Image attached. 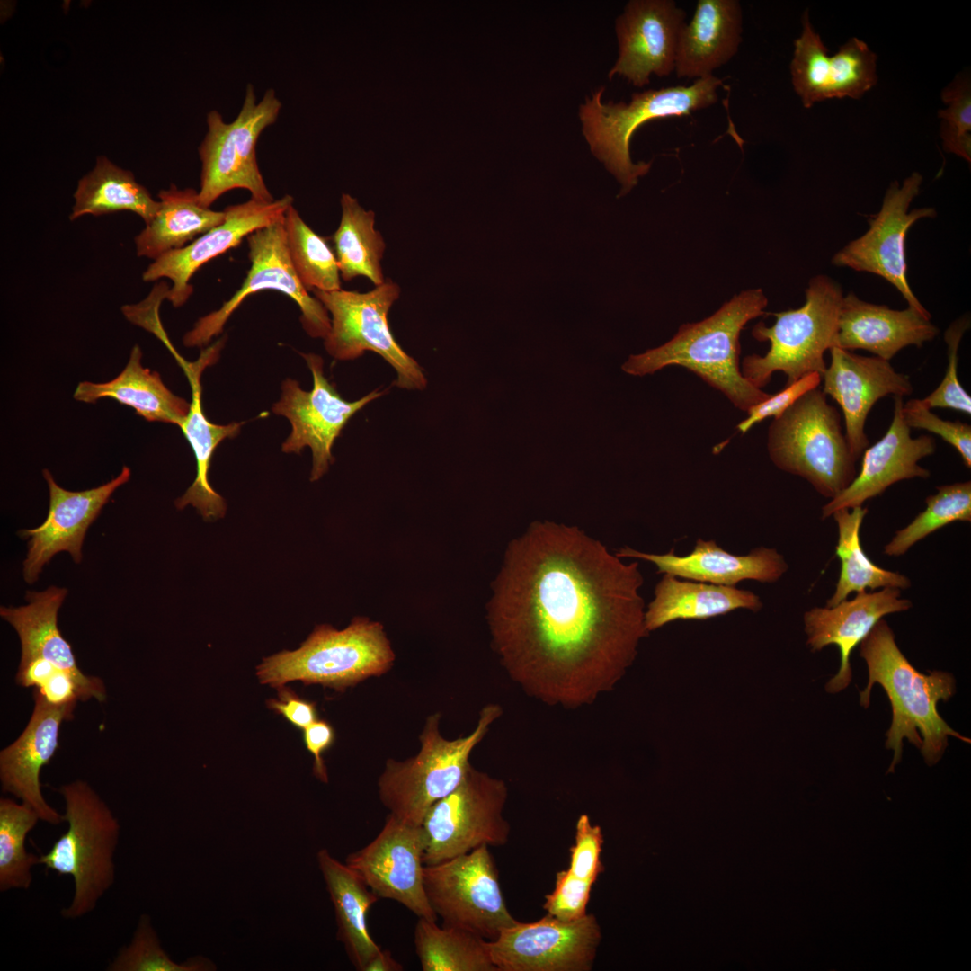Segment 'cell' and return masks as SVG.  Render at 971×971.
I'll return each instance as SVG.
<instances>
[{
  "mask_svg": "<svg viewBox=\"0 0 971 971\" xmlns=\"http://www.w3.org/2000/svg\"><path fill=\"white\" fill-rule=\"evenodd\" d=\"M403 965L397 962L389 950L380 949L364 967L363 971H402Z\"/></svg>",
  "mask_w": 971,
  "mask_h": 971,
  "instance_id": "obj_53",
  "label": "cell"
},
{
  "mask_svg": "<svg viewBox=\"0 0 971 971\" xmlns=\"http://www.w3.org/2000/svg\"><path fill=\"white\" fill-rule=\"evenodd\" d=\"M638 563L577 527L535 521L505 553L488 605L511 679L548 705L577 708L612 690L645 628Z\"/></svg>",
  "mask_w": 971,
  "mask_h": 971,
  "instance_id": "obj_1",
  "label": "cell"
},
{
  "mask_svg": "<svg viewBox=\"0 0 971 971\" xmlns=\"http://www.w3.org/2000/svg\"><path fill=\"white\" fill-rule=\"evenodd\" d=\"M922 183V176L913 172L901 186L896 181L891 183L880 210L869 221L868 231L839 250L832 263L882 277L897 289L909 307L930 314L913 294L906 276V234L919 219L937 215L931 207L909 210Z\"/></svg>",
  "mask_w": 971,
  "mask_h": 971,
  "instance_id": "obj_17",
  "label": "cell"
},
{
  "mask_svg": "<svg viewBox=\"0 0 971 971\" xmlns=\"http://www.w3.org/2000/svg\"><path fill=\"white\" fill-rule=\"evenodd\" d=\"M334 739V727L324 719H317L304 729V744L314 757L313 773L316 779L325 783L328 776L323 755L333 745Z\"/></svg>",
  "mask_w": 971,
  "mask_h": 971,
  "instance_id": "obj_51",
  "label": "cell"
},
{
  "mask_svg": "<svg viewBox=\"0 0 971 971\" xmlns=\"http://www.w3.org/2000/svg\"><path fill=\"white\" fill-rule=\"evenodd\" d=\"M686 13L673 0H631L616 20L619 57L608 76L625 77L637 87L651 75L675 70L679 35Z\"/></svg>",
  "mask_w": 971,
  "mask_h": 971,
  "instance_id": "obj_20",
  "label": "cell"
},
{
  "mask_svg": "<svg viewBox=\"0 0 971 971\" xmlns=\"http://www.w3.org/2000/svg\"><path fill=\"white\" fill-rule=\"evenodd\" d=\"M424 845L421 825L388 814L378 835L350 853L345 864L379 898L394 900L418 918L437 921L423 888Z\"/></svg>",
  "mask_w": 971,
  "mask_h": 971,
  "instance_id": "obj_18",
  "label": "cell"
},
{
  "mask_svg": "<svg viewBox=\"0 0 971 971\" xmlns=\"http://www.w3.org/2000/svg\"><path fill=\"white\" fill-rule=\"evenodd\" d=\"M821 381L820 374L811 373L790 385H786L781 391L770 395L765 400L751 406L746 411L747 417L737 424V430L745 433L754 424L766 418L779 417L804 394L818 388Z\"/></svg>",
  "mask_w": 971,
  "mask_h": 971,
  "instance_id": "obj_48",
  "label": "cell"
},
{
  "mask_svg": "<svg viewBox=\"0 0 971 971\" xmlns=\"http://www.w3.org/2000/svg\"><path fill=\"white\" fill-rule=\"evenodd\" d=\"M926 508L904 528L897 530L884 547L889 557L904 555L914 544L954 521H971V482H956L937 487L925 499Z\"/></svg>",
  "mask_w": 971,
  "mask_h": 971,
  "instance_id": "obj_42",
  "label": "cell"
},
{
  "mask_svg": "<svg viewBox=\"0 0 971 971\" xmlns=\"http://www.w3.org/2000/svg\"><path fill=\"white\" fill-rule=\"evenodd\" d=\"M802 32L794 41L790 63L792 85L805 108L827 100L860 99L877 81V55L855 37L829 57L808 12L802 16Z\"/></svg>",
  "mask_w": 971,
  "mask_h": 971,
  "instance_id": "obj_19",
  "label": "cell"
},
{
  "mask_svg": "<svg viewBox=\"0 0 971 971\" xmlns=\"http://www.w3.org/2000/svg\"><path fill=\"white\" fill-rule=\"evenodd\" d=\"M301 355L313 376L312 389L305 391L297 380L285 379L281 398L273 405L272 412L285 416L291 425L290 434L281 446L283 452L300 453L305 447L311 449L310 480L316 481L334 462V441L348 421L384 392L376 389L356 401H346L325 377L323 359L314 353Z\"/></svg>",
  "mask_w": 971,
  "mask_h": 971,
  "instance_id": "obj_16",
  "label": "cell"
},
{
  "mask_svg": "<svg viewBox=\"0 0 971 971\" xmlns=\"http://www.w3.org/2000/svg\"><path fill=\"white\" fill-rule=\"evenodd\" d=\"M160 207L155 218L135 237L140 257L157 259L180 249L196 237L221 224L225 212L215 211L200 203L194 189H178L172 184L158 193Z\"/></svg>",
  "mask_w": 971,
  "mask_h": 971,
  "instance_id": "obj_35",
  "label": "cell"
},
{
  "mask_svg": "<svg viewBox=\"0 0 971 971\" xmlns=\"http://www.w3.org/2000/svg\"><path fill=\"white\" fill-rule=\"evenodd\" d=\"M501 715L500 706L486 705L476 728L454 740L441 735V714L430 715L419 736V753L402 762L388 759L379 778V797L388 814L408 824L422 825L432 806L461 783L472 751Z\"/></svg>",
  "mask_w": 971,
  "mask_h": 971,
  "instance_id": "obj_7",
  "label": "cell"
},
{
  "mask_svg": "<svg viewBox=\"0 0 971 971\" xmlns=\"http://www.w3.org/2000/svg\"><path fill=\"white\" fill-rule=\"evenodd\" d=\"M912 601L901 598V589L856 592L851 600H843L832 607H815L804 614L807 645L813 652L836 645L841 653L837 673L825 685L829 693H837L851 681L850 655L884 616L908 610Z\"/></svg>",
  "mask_w": 971,
  "mask_h": 971,
  "instance_id": "obj_26",
  "label": "cell"
},
{
  "mask_svg": "<svg viewBox=\"0 0 971 971\" xmlns=\"http://www.w3.org/2000/svg\"><path fill=\"white\" fill-rule=\"evenodd\" d=\"M293 204V198L285 195L272 201L251 198L224 209L225 219L218 226L197 237L187 245L167 252L143 272L145 281L168 278L173 286L166 298L174 307L183 306L192 293L189 281L192 275L209 260L237 246L245 237L284 217Z\"/></svg>",
  "mask_w": 971,
  "mask_h": 971,
  "instance_id": "obj_21",
  "label": "cell"
},
{
  "mask_svg": "<svg viewBox=\"0 0 971 971\" xmlns=\"http://www.w3.org/2000/svg\"><path fill=\"white\" fill-rule=\"evenodd\" d=\"M762 602L758 595L735 586L717 585L699 581H681L664 574L655 590V599L645 612L647 632L677 619H707L736 609L758 611Z\"/></svg>",
  "mask_w": 971,
  "mask_h": 971,
  "instance_id": "obj_34",
  "label": "cell"
},
{
  "mask_svg": "<svg viewBox=\"0 0 971 971\" xmlns=\"http://www.w3.org/2000/svg\"><path fill=\"white\" fill-rule=\"evenodd\" d=\"M342 216L332 236L341 278L346 281L364 276L375 286L385 282L381 260L385 241L375 226V213L364 209L348 193L341 197Z\"/></svg>",
  "mask_w": 971,
  "mask_h": 971,
  "instance_id": "obj_38",
  "label": "cell"
},
{
  "mask_svg": "<svg viewBox=\"0 0 971 971\" xmlns=\"http://www.w3.org/2000/svg\"><path fill=\"white\" fill-rule=\"evenodd\" d=\"M970 321L963 316L949 326L944 339L947 343L948 366L944 378L937 388L929 396L921 399L927 408H948L971 414V397L961 386L958 376V348Z\"/></svg>",
  "mask_w": 971,
  "mask_h": 971,
  "instance_id": "obj_44",
  "label": "cell"
},
{
  "mask_svg": "<svg viewBox=\"0 0 971 971\" xmlns=\"http://www.w3.org/2000/svg\"><path fill=\"white\" fill-rule=\"evenodd\" d=\"M40 820L38 813L26 803L7 797L0 799V891L29 889L32 883L33 866L39 856L25 848L28 833Z\"/></svg>",
  "mask_w": 971,
  "mask_h": 971,
  "instance_id": "obj_41",
  "label": "cell"
},
{
  "mask_svg": "<svg viewBox=\"0 0 971 971\" xmlns=\"http://www.w3.org/2000/svg\"><path fill=\"white\" fill-rule=\"evenodd\" d=\"M867 513V508L857 506L839 509L832 514L838 529L835 554L841 560V572L826 607L846 600L851 592L867 589L891 587L906 590L911 587V580L906 575L877 566L864 552L860 531Z\"/></svg>",
  "mask_w": 971,
  "mask_h": 971,
  "instance_id": "obj_37",
  "label": "cell"
},
{
  "mask_svg": "<svg viewBox=\"0 0 971 971\" xmlns=\"http://www.w3.org/2000/svg\"><path fill=\"white\" fill-rule=\"evenodd\" d=\"M49 491V509L45 521L40 526L20 531L28 539V553L23 562V576L33 583L43 566L60 551H67L75 562L82 560V546L85 532L97 518L113 492L130 477V469L124 466L112 480L95 488L73 492L60 487L48 469L43 470Z\"/></svg>",
  "mask_w": 971,
  "mask_h": 971,
  "instance_id": "obj_23",
  "label": "cell"
},
{
  "mask_svg": "<svg viewBox=\"0 0 971 971\" xmlns=\"http://www.w3.org/2000/svg\"><path fill=\"white\" fill-rule=\"evenodd\" d=\"M894 415L886 434L863 451L861 467L850 486L822 507L825 520L839 509H851L881 494L890 486L931 473L918 462L934 453L936 442L928 435L911 436L902 415V396H894Z\"/></svg>",
  "mask_w": 971,
  "mask_h": 971,
  "instance_id": "obj_25",
  "label": "cell"
},
{
  "mask_svg": "<svg viewBox=\"0 0 971 971\" xmlns=\"http://www.w3.org/2000/svg\"><path fill=\"white\" fill-rule=\"evenodd\" d=\"M767 448L777 468L805 478L830 500L857 476V459L842 432L841 415L819 388L772 421Z\"/></svg>",
  "mask_w": 971,
  "mask_h": 971,
  "instance_id": "obj_8",
  "label": "cell"
},
{
  "mask_svg": "<svg viewBox=\"0 0 971 971\" xmlns=\"http://www.w3.org/2000/svg\"><path fill=\"white\" fill-rule=\"evenodd\" d=\"M941 98L949 107L940 110L941 129L958 135L971 131V91L967 78H958L942 92Z\"/></svg>",
  "mask_w": 971,
  "mask_h": 971,
  "instance_id": "obj_49",
  "label": "cell"
},
{
  "mask_svg": "<svg viewBox=\"0 0 971 971\" xmlns=\"http://www.w3.org/2000/svg\"><path fill=\"white\" fill-rule=\"evenodd\" d=\"M67 594V589L56 586L42 592H27V605L2 606L0 615L18 634L22 647L20 662L46 659L74 678L80 700L105 701L104 682L98 677L82 673L70 645L58 628V612Z\"/></svg>",
  "mask_w": 971,
  "mask_h": 971,
  "instance_id": "obj_28",
  "label": "cell"
},
{
  "mask_svg": "<svg viewBox=\"0 0 971 971\" xmlns=\"http://www.w3.org/2000/svg\"><path fill=\"white\" fill-rule=\"evenodd\" d=\"M721 85L722 80L713 75L689 86L634 93L628 103L603 102L604 87L585 99L579 109L583 135L593 156L620 183L619 196L628 193L652 165L631 160L629 142L637 129L653 120L688 115L715 104Z\"/></svg>",
  "mask_w": 971,
  "mask_h": 971,
  "instance_id": "obj_4",
  "label": "cell"
},
{
  "mask_svg": "<svg viewBox=\"0 0 971 971\" xmlns=\"http://www.w3.org/2000/svg\"><path fill=\"white\" fill-rule=\"evenodd\" d=\"M34 708L19 737L0 752L2 789L31 806L41 821L58 825L63 815L50 806L41 792L40 771L58 745L60 725L69 720L76 703L54 706L34 690Z\"/></svg>",
  "mask_w": 971,
  "mask_h": 971,
  "instance_id": "obj_24",
  "label": "cell"
},
{
  "mask_svg": "<svg viewBox=\"0 0 971 971\" xmlns=\"http://www.w3.org/2000/svg\"><path fill=\"white\" fill-rule=\"evenodd\" d=\"M767 304L762 290L742 291L708 318L682 325L664 344L630 355L622 370L630 375L644 376L667 366L684 367L746 412L770 394L743 376L739 336L750 320L764 314Z\"/></svg>",
  "mask_w": 971,
  "mask_h": 971,
  "instance_id": "obj_3",
  "label": "cell"
},
{
  "mask_svg": "<svg viewBox=\"0 0 971 971\" xmlns=\"http://www.w3.org/2000/svg\"><path fill=\"white\" fill-rule=\"evenodd\" d=\"M287 246L294 270L308 290H341V274L334 249L313 231L292 206L284 215Z\"/></svg>",
  "mask_w": 971,
  "mask_h": 971,
  "instance_id": "obj_40",
  "label": "cell"
},
{
  "mask_svg": "<svg viewBox=\"0 0 971 971\" xmlns=\"http://www.w3.org/2000/svg\"><path fill=\"white\" fill-rule=\"evenodd\" d=\"M743 11L738 0H699L678 40V78H703L726 64L742 42Z\"/></svg>",
  "mask_w": 971,
  "mask_h": 971,
  "instance_id": "obj_31",
  "label": "cell"
},
{
  "mask_svg": "<svg viewBox=\"0 0 971 971\" xmlns=\"http://www.w3.org/2000/svg\"><path fill=\"white\" fill-rule=\"evenodd\" d=\"M592 884L574 876L568 869L561 870L556 875L554 890L545 895L543 908L562 921L580 919L586 914Z\"/></svg>",
  "mask_w": 971,
  "mask_h": 971,
  "instance_id": "obj_46",
  "label": "cell"
},
{
  "mask_svg": "<svg viewBox=\"0 0 971 971\" xmlns=\"http://www.w3.org/2000/svg\"><path fill=\"white\" fill-rule=\"evenodd\" d=\"M312 292L331 314L325 347L332 357L349 361L367 351L374 352L396 371V386L407 389L426 387L423 369L400 347L389 327L388 312L401 293L398 284L388 279L367 292L342 289Z\"/></svg>",
  "mask_w": 971,
  "mask_h": 971,
  "instance_id": "obj_12",
  "label": "cell"
},
{
  "mask_svg": "<svg viewBox=\"0 0 971 971\" xmlns=\"http://www.w3.org/2000/svg\"><path fill=\"white\" fill-rule=\"evenodd\" d=\"M902 415L910 428L922 429L940 436L961 456L965 466L971 467V426L958 421L940 418L921 399H911L902 406Z\"/></svg>",
  "mask_w": 971,
  "mask_h": 971,
  "instance_id": "obj_45",
  "label": "cell"
},
{
  "mask_svg": "<svg viewBox=\"0 0 971 971\" xmlns=\"http://www.w3.org/2000/svg\"><path fill=\"white\" fill-rule=\"evenodd\" d=\"M931 317L909 306L895 310L863 301L850 292L841 303L834 346L866 350L889 361L903 348L921 347L938 334Z\"/></svg>",
  "mask_w": 971,
  "mask_h": 971,
  "instance_id": "obj_27",
  "label": "cell"
},
{
  "mask_svg": "<svg viewBox=\"0 0 971 971\" xmlns=\"http://www.w3.org/2000/svg\"><path fill=\"white\" fill-rule=\"evenodd\" d=\"M860 655L869 673L867 686L860 693V704L869 708L871 689L878 683L892 707L886 747L894 751V757L886 773L895 772L900 762L904 738L921 750L929 766L941 759L949 736L970 744V739L953 730L937 709L939 701H948L956 691L953 675L937 670L924 674L916 670L897 646L895 634L885 619L878 620L861 640Z\"/></svg>",
  "mask_w": 971,
  "mask_h": 971,
  "instance_id": "obj_2",
  "label": "cell"
},
{
  "mask_svg": "<svg viewBox=\"0 0 971 971\" xmlns=\"http://www.w3.org/2000/svg\"><path fill=\"white\" fill-rule=\"evenodd\" d=\"M601 939L597 918L575 921L550 914L503 929L487 949L497 971H590Z\"/></svg>",
  "mask_w": 971,
  "mask_h": 971,
  "instance_id": "obj_15",
  "label": "cell"
},
{
  "mask_svg": "<svg viewBox=\"0 0 971 971\" xmlns=\"http://www.w3.org/2000/svg\"><path fill=\"white\" fill-rule=\"evenodd\" d=\"M487 940L463 929L418 918L414 943L423 971H497Z\"/></svg>",
  "mask_w": 971,
  "mask_h": 971,
  "instance_id": "obj_39",
  "label": "cell"
},
{
  "mask_svg": "<svg viewBox=\"0 0 971 971\" xmlns=\"http://www.w3.org/2000/svg\"><path fill=\"white\" fill-rule=\"evenodd\" d=\"M395 658L383 626L357 617L343 630L316 626L298 649L264 658L256 674L261 683L275 688L300 681L343 691L386 673Z\"/></svg>",
  "mask_w": 971,
  "mask_h": 971,
  "instance_id": "obj_6",
  "label": "cell"
},
{
  "mask_svg": "<svg viewBox=\"0 0 971 971\" xmlns=\"http://www.w3.org/2000/svg\"><path fill=\"white\" fill-rule=\"evenodd\" d=\"M618 557H634L655 564L658 573L717 585L735 586L743 580L775 583L788 570V565L775 548L760 547L748 555L726 551L714 540L699 539L692 552L677 556L643 553L628 547L619 549Z\"/></svg>",
  "mask_w": 971,
  "mask_h": 971,
  "instance_id": "obj_29",
  "label": "cell"
},
{
  "mask_svg": "<svg viewBox=\"0 0 971 971\" xmlns=\"http://www.w3.org/2000/svg\"><path fill=\"white\" fill-rule=\"evenodd\" d=\"M426 898L442 925L470 931L486 940L513 925L488 846L433 865H424Z\"/></svg>",
  "mask_w": 971,
  "mask_h": 971,
  "instance_id": "obj_13",
  "label": "cell"
},
{
  "mask_svg": "<svg viewBox=\"0 0 971 971\" xmlns=\"http://www.w3.org/2000/svg\"><path fill=\"white\" fill-rule=\"evenodd\" d=\"M603 835L599 825H593L587 815H581L575 826V843L570 848L567 869L574 876L595 882L604 870L600 855Z\"/></svg>",
  "mask_w": 971,
  "mask_h": 971,
  "instance_id": "obj_47",
  "label": "cell"
},
{
  "mask_svg": "<svg viewBox=\"0 0 971 971\" xmlns=\"http://www.w3.org/2000/svg\"><path fill=\"white\" fill-rule=\"evenodd\" d=\"M843 293L841 286L826 275L809 281L806 302L797 309L773 313L771 326L756 324L753 336L769 341L770 349L763 355L746 356L742 364L743 376L754 387L762 388L775 371L787 376L790 385L806 375H822L827 367L824 353L835 345L838 320Z\"/></svg>",
  "mask_w": 971,
  "mask_h": 971,
  "instance_id": "obj_9",
  "label": "cell"
},
{
  "mask_svg": "<svg viewBox=\"0 0 971 971\" xmlns=\"http://www.w3.org/2000/svg\"><path fill=\"white\" fill-rule=\"evenodd\" d=\"M831 362L821 375L822 391L841 407L845 437L858 460L869 447L865 423L873 405L886 396L913 393L908 376L895 371L888 361L866 357L836 346L830 350Z\"/></svg>",
  "mask_w": 971,
  "mask_h": 971,
  "instance_id": "obj_22",
  "label": "cell"
},
{
  "mask_svg": "<svg viewBox=\"0 0 971 971\" xmlns=\"http://www.w3.org/2000/svg\"><path fill=\"white\" fill-rule=\"evenodd\" d=\"M317 862L334 904L337 940L344 945L355 968L363 971L381 949L370 936L367 922L368 912L379 898L353 869L327 850L317 852Z\"/></svg>",
  "mask_w": 971,
  "mask_h": 971,
  "instance_id": "obj_32",
  "label": "cell"
},
{
  "mask_svg": "<svg viewBox=\"0 0 971 971\" xmlns=\"http://www.w3.org/2000/svg\"><path fill=\"white\" fill-rule=\"evenodd\" d=\"M278 699L267 700V706L275 713L283 717L292 726L304 730L317 720L316 705L298 696L292 690L285 686L277 688Z\"/></svg>",
  "mask_w": 971,
  "mask_h": 971,
  "instance_id": "obj_50",
  "label": "cell"
},
{
  "mask_svg": "<svg viewBox=\"0 0 971 971\" xmlns=\"http://www.w3.org/2000/svg\"><path fill=\"white\" fill-rule=\"evenodd\" d=\"M222 343L221 340L218 341L203 351L195 362H187L179 355L176 356L192 388L190 410L180 428L193 450L197 473L194 482L175 501V505L179 510L192 505L207 521L223 517L227 508L224 499L211 487L208 478L214 450L223 440L236 437L241 428L239 423L225 425L213 423L202 410L200 377L208 366L217 361Z\"/></svg>",
  "mask_w": 971,
  "mask_h": 971,
  "instance_id": "obj_30",
  "label": "cell"
},
{
  "mask_svg": "<svg viewBox=\"0 0 971 971\" xmlns=\"http://www.w3.org/2000/svg\"><path fill=\"white\" fill-rule=\"evenodd\" d=\"M36 690L51 705L63 706L76 703L79 690L74 678L63 670L57 671L47 681Z\"/></svg>",
  "mask_w": 971,
  "mask_h": 971,
  "instance_id": "obj_52",
  "label": "cell"
},
{
  "mask_svg": "<svg viewBox=\"0 0 971 971\" xmlns=\"http://www.w3.org/2000/svg\"><path fill=\"white\" fill-rule=\"evenodd\" d=\"M109 971H208L214 964L201 956L174 962L163 949L150 917L142 914L130 942L122 947L106 968Z\"/></svg>",
  "mask_w": 971,
  "mask_h": 971,
  "instance_id": "obj_43",
  "label": "cell"
},
{
  "mask_svg": "<svg viewBox=\"0 0 971 971\" xmlns=\"http://www.w3.org/2000/svg\"><path fill=\"white\" fill-rule=\"evenodd\" d=\"M58 791L65 800L67 829L47 853L39 856L38 863L58 876L72 877L73 898L60 913L75 920L93 912L114 883L120 824L86 781H72Z\"/></svg>",
  "mask_w": 971,
  "mask_h": 971,
  "instance_id": "obj_5",
  "label": "cell"
},
{
  "mask_svg": "<svg viewBox=\"0 0 971 971\" xmlns=\"http://www.w3.org/2000/svg\"><path fill=\"white\" fill-rule=\"evenodd\" d=\"M281 102L273 89H268L256 100L254 86L247 85L239 113L231 122H225L216 110L207 115L208 130L199 147L201 161L200 203L207 208L225 192L245 189L251 198L272 201L260 172L256 145L263 131L275 123Z\"/></svg>",
  "mask_w": 971,
  "mask_h": 971,
  "instance_id": "obj_10",
  "label": "cell"
},
{
  "mask_svg": "<svg viewBox=\"0 0 971 971\" xmlns=\"http://www.w3.org/2000/svg\"><path fill=\"white\" fill-rule=\"evenodd\" d=\"M141 358V349L136 344L126 367L116 378L104 383L82 381L76 388L74 398L85 403L113 398L135 409L147 421L180 427L189 413L190 404L174 395L157 372L144 368Z\"/></svg>",
  "mask_w": 971,
  "mask_h": 971,
  "instance_id": "obj_33",
  "label": "cell"
},
{
  "mask_svg": "<svg viewBox=\"0 0 971 971\" xmlns=\"http://www.w3.org/2000/svg\"><path fill=\"white\" fill-rule=\"evenodd\" d=\"M74 198L71 220L85 215L129 210L147 225L160 207L159 200L152 198L130 171L117 166L104 156H98L93 170L79 180Z\"/></svg>",
  "mask_w": 971,
  "mask_h": 971,
  "instance_id": "obj_36",
  "label": "cell"
},
{
  "mask_svg": "<svg viewBox=\"0 0 971 971\" xmlns=\"http://www.w3.org/2000/svg\"><path fill=\"white\" fill-rule=\"evenodd\" d=\"M508 790L503 779L471 764L461 783L428 810L422 823L424 865L482 846H503L511 826L503 816Z\"/></svg>",
  "mask_w": 971,
  "mask_h": 971,
  "instance_id": "obj_11",
  "label": "cell"
},
{
  "mask_svg": "<svg viewBox=\"0 0 971 971\" xmlns=\"http://www.w3.org/2000/svg\"><path fill=\"white\" fill-rule=\"evenodd\" d=\"M251 267L240 289L220 308L200 317L183 336L187 347H201L218 335L232 313L248 296L263 290L288 295L301 311L300 321L307 334L325 338L331 318L324 305L310 296L299 281L290 258L284 217L258 229L247 237Z\"/></svg>",
  "mask_w": 971,
  "mask_h": 971,
  "instance_id": "obj_14",
  "label": "cell"
}]
</instances>
